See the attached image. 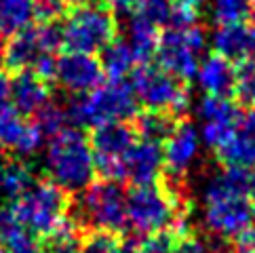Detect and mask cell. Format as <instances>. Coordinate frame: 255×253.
I'll list each match as a JSON object with an SVG mask.
<instances>
[{
    "mask_svg": "<svg viewBox=\"0 0 255 253\" xmlns=\"http://www.w3.org/2000/svg\"><path fill=\"white\" fill-rule=\"evenodd\" d=\"M139 2H141V0H112V6H114L116 13L129 15V17H131L135 11H137Z\"/></svg>",
    "mask_w": 255,
    "mask_h": 253,
    "instance_id": "cell-38",
    "label": "cell"
},
{
    "mask_svg": "<svg viewBox=\"0 0 255 253\" xmlns=\"http://www.w3.org/2000/svg\"><path fill=\"white\" fill-rule=\"evenodd\" d=\"M211 47L230 61H247L255 57V28L245 21L217 25L211 34Z\"/></svg>",
    "mask_w": 255,
    "mask_h": 253,
    "instance_id": "cell-17",
    "label": "cell"
},
{
    "mask_svg": "<svg viewBox=\"0 0 255 253\" xmlns=\"http://www.w3.org/2000/svg\"><path fill=\"white\" fill-rule=\"evenodd\" d=\"M175 2L177 4H184V6H194L196 8L200 2H203V0H175Z\"/></svg>",
    "mask_w": 255,
    "mask_h": 253,
    "instance_id": "cell-40",
    "label": "cell"
},
{
    "mask_svg": "<svg viewBox=\"0 0 255 253\" xmlns=\"http://www.w3.org/2000/svg\"><path fill=\"white\" fill-rule=\"evenodd\" d=\"M253 0H209V13L217 25L245 21L251 15Z\"/></svg>",
    "mask_w": 255,
    "mask_h": 253,
    "instance_id": "cell-25",
    "label": "cell"
},
{
    "mask_svg": "<svg viewBox=\"0 0 255 253\" xmlns=\"http://www.w3.org/2000/svg\"><path fill=\"white\" fill-rule=\"evenodd\" d=\"M245 125H247L249 129H253V131H255V110L249 114V119H247V123H245Z\"/></svg>",
    "mask_w": 255,
    "mask_h": 253,
    "instance_id": "cell-42",
    "label": "cell"
},
{
    "mask_svg": "<svg viewBox=\"0 0 255 253\" xmlns=\"http://www.w3.org/2000/svg\"><path fill=\"white\" fill-rule=\"evenodd\" d=\"M32 184L34 175L21 158L0 154V203H15Z\"/></svg>",
    "mask_w": 255,
    "mask_h": 253,
    "instance_id": "cell-20",
    "label": "cell"
},
{
    "mask_svg": "<svg viewBox=\"0 0 255 253\" xmlns=\"http://www.w3.org/2000/svg\"><path fill=\"white\" fill-rule=\"evenodd\" d=\"M21 230H25V228L19 224V220H17L15 211L11 207L0 205V243L6 245V243L11 241L15 234H19Z\"/></svg>",
    "mask_w": 255,
    "mask_h": 253,
    "instance_id": "cell-34",
    "label": "cell"
},
{
    "mask_svg": "<svg viewBox=\"0 0 255 253\" xmlns=\"http://www.w3.org/2000/svg\"><path fill=\"white\" fill-rule=\"evenodd\" d=\"M51 99L47 80L34 72H17L11 80V102L19 114L34 116Z\"/></svg>",
    "mask_w": 255,
    "mask_h": 253,
    "instance_id": "cell-19",
    "label": "cell"
},
{
    "mask_svg": "<svg viewBox=\"0 0 255 253\" xmlns=\"http://www.w3.org/2000/svg\"><path fill=\"white\" fill-rule=\"evenodd\" d=\"M74 224L118 234L127 228V192L116 179L89 184L76 205Z\"/></svg>",
    "mask_w": 255,
    "mask_h": 253,
    "instance_id": "cell-6",
    "label": "cell"
},
{
    "mask_svg": "<svg viewBox=\"0 0 255 253\" xmlns=\"http://www.w3.org/2000/svg\"><path fill=\"white\" fill-rule=\"evenodd\" d=\"M173 126H175V123L171 121V116L167 112H148L143 114L141 119L137 121V133L141 135V139H148V141H165Z\"/></svg>",
    "mask_w": 255,
    "mask_h": 253,
    "instance_id": "cell-26",
    "label": "cell"
},
{
    "mask_svg": "<svg viewBox=\"0 0 255 253\" xmlns=\"http://www.w3.org/2000/svg\"><path fill=\"white\" fill-rule=\"evenodd\" d=\"M186 232L188 215L175 194L156 184L135 186L127 194V228L135 234L148 237L167 228Z\"/></svg>",
    "mask_w": 255,
    "mask_h": 253,
    "instance_id": "cell-3",
    "label": "cell"
},
{
    "mask_svg": "<svg viewBox=\"0 0 255 253\" xmlns=\"http://www.w3.org/2000/svg\"><path fill=\"white\" fill-rule=\"evenodd\" d=\"M61 36L70 51L93 55L114 40L116 19L102 4H80L61 25Z\"/></svg>",
    "mask_w": 255,
    "mask_h": 253,
    "instance_id": "cell-8",
    "label": "cell"
},
{
    "mask_svg": "<svg viewBox=\"0 0 255 253\" xmlns=\"http://www.w3.org/2000/svg\"><path fill=\"white\" fill-rule=\"evenodd\" d=\"M131 89L135 99L152 112H184L190 104L188 91L162 68L143 66L135 70Z\"/></svg>",
    "mask_w": 255,
    "mask_h": 253,
    "instance_id": "cell-9",
    "label": "cell"
},
{
    "mask_svg": "<svg viewBox=\"0 0 255 253\" xmlns=\"http://www.w3.org/2000/svg\"><path fill=\"white\" fill-rule=\"evenodd\" d=\"M255 169L228 167L207 179L203 188V222L220 239H239L251 226Z\"/></svg>",
    "mask_w": 255,
    "mask_h": 253,
    "instance_id": "cell-1",
    "label": "cell"
},
{
    "mask_svg": "<svg viewBox=\"0 0 255 253\" xmlns=\"http://www.w3.org/2000/svg\"><path fill=\"white\" fill-rule=\"evenodd\" d=\"M63 44L59 23H42L13 34L4 49V63L15 72H32L44 55H53Z\"/></svg>",
    "mask_w": 255,
    "mask_h": 253,
    "instance_id": "cell-10",
    "label": "cell"
},
{
    "mask_svg": "<svg viewBox=\"0 0 255 253\" xmlns=\"http://www.w3.org/2000/svg\"><path fill=\"white\" fill-rule=\"evenodd\" d=\"M165 169L162 148L156 141H135L123 160V179H129L133 186L154 184Z\"/></svg>",
    "mask_w": 255,
    "mask_h": 253,
    "instance_id": "cell-16",
    "label": "cell"
},
{
    "mask_svg": "<svg viewBox=\"0 0 255 253\" xmlns=\"http://www.w3.org/2000/svg\"><path fill=\"white\" fill-rule=\"evenodd\" d=\"M135 63L137 59L127 40H112L102 49V68L112 78H125L129 72H133Z\"/></svg>",
    "mask_w": 255,
    "mask_h": 253,
    "instance_id": "cell-24",
    "label": "cell"
},
{
    "mask_svg": "<svg viewBox=\"0 0 255 253\" xmlns=\"http://www.w3.org/2000/svg\"><path fill=\"white\" fill-rule=\"evenodd\" d=\"M137 112V99L131 85L123 78H112L97 85L93 91L76 95L66 106V116L72 126H99L106 123H125Z\"/></svg>",
    "mask_w": 255,
    "mask_h": 253,
    "instance_id": "cell-4",
    "label": "cell"
},
{
    "mask_svg": "<svg viewBox=\"0 0 255 253\" xmlns=\"http://www.w3.org/2000/svg\"><path fill=\"white\" fill-rule=\"evenodd\" d=\"M251 224H253V228H255V205H251Z\"/></svg>",
    "mask_w": 255,
    "mask_h": 253,
    "instance_id": "cell-44",
    "label": "cell"
},
{
    "mask_svg": "<svg viewBox=\"0 0 255 253\" xmlns=\"http://www.w3.org/2000/svg\"><path fill=\"white\" fill-rule=\"evenodd\" d=\"M83 253H123V243L112 232L97 230L83 241Z\"/></svg>",
    "mask_w": 255,
    "mask_h": 253,
    "instance_id": "cell-31",
    "label": "cell"
},
{
    "mask_svg": "<svg viewBox=\"0 0 255 253\" xmlns=\"http://www.w3.org/2000/svg\"><path fill=\"white\" fill-rule=\"evenodd\" d=\"M232 93H236L241 104L255 108V61L247 59L236 68L234 91Z\"/></svg>",
    "mask_w": 255,
    "mask_h": 253,
    "instance_id": "cell-29",
    "label": "cell"
},
{
    "mask_svg": "<svg viewBox=\"0 0 255 253\" xmlns=\"http://www.w3.org/2000/svg\"><path fill=\"white\" fill-rule=\"evenodd\" d=\"M236 253H255V228L249 226V228L236 239Z\"/></svg>",
    "mask_w": 255,
    "mask_h": 253,
    "instance_id": "cell-37",
    "label": "cell"
},
{
    "mask_svg": "<svg viewBox=\"0 0 255 253\" xmlns=\"http://www.w3.org/2000/svg\"><path fill=\"white\" fill-rule=\"evenodd\" d=\"M8 102H11V80L0 72V110L8 108Z\"/></svg>",
    "mask_w": 255,
    "mask_h": 253,
    "instance_id": "cell-39",
    "label": "cell"
},
{
    "mask_svg": "<svg viewBox=\"0 0 255 253\" xmlns=\"http://www.w3.org/2000/svg\"><path fill=\"white\" fill-rule=\"evenodd\" d=\"M205 47L207 34L198 23L171 25L162 34V38H158L156 57L160 68L171 76H175L177 80H190L196 74Z\"/></svg>",
    "mask_w": 255,
    "mask_h": 253,
    "instance_id": "cell-7",
    "label": "cell"
},
{
    "mask_svg": "<svg viewBox=\"0 0 255 253\" xmlns=\"http://www.w3.org/2000/svg\"><path fill=\"white\" fill-rule=\"evenodd\" d=\"M251 15H253V19H255V0H253V4H251Z\"/></svg>",
    "mask_w": 255,
    "mask_h": 253,
    "instance_id": "cell-45",
    "label": "cell"
},
{
    "mask_svg": "<svg viewBox=\"0 0 255 253\" xmlns=\"http://www.w3.org/2000/svg\"><path fill=\"white\" fill-rule=\"evenodd\" d=\"M68 11L66 0H34V17L42 23H57Z\"/></svg>",
    "mask_w": 255,
    "mask_h": 253,
    "instance_id": "cell-32",
    "label": "cell"
},
{
    "mask_svg": "<svg viewBox=\"0 0 255 253\" xmlns=\"http://www.w3.org/2000/svg\"><path fill=\"white\" fill-rule=\"evenodd\" d=\"M234 76H236V68L232 66V61L217 55V53L200 59L194 74L198 89L209 97L230 95L234 91Z\"/></svg>",
    "mask_w": 255,
    "mask_h": 253,
    "instance_id": "cell-18",
    "label": "cell"
},
{
    "mask_svg": "<svg viewBox=\"0 0 255 253\" xmlns=\"http://www.w3.org/2000/svg\"><path fill=\"white\" fill-rule=\"evenodd\" d=\"M4 49H6V44L2 40V34H0V68L4 66Z\"/></svg>",
    "mask_w": 255,
    "mask_h": 253,
    "instance_id": "cell-41",
    "label": "cell"
},
{
    "mask_svg": "<svg viewBox=\"0 0 255 253\" xmlns=\"http://www.w3.org/2000/svg\"><path fill=\"white\" fill-rule=\"evenodd\" d=\"M44 171L55 186L63 192H83L95 179V156L91 141L78 126H63L51 135L42 158Z\"/></svg>",
    "mask_w": 255,
    "mask_h": 253,
    "instance_id": "cell-2",
    "label": "cell"
},
{
    "mask_svg": "<svg viewBox=\"0 0 255 253\" xmlns=\"http://www.w3.org/2000/svg\"><path fill=\"white\" fill-rule=\"evenodd\" d=\"M133 253H173V239L165 232L148 234L139 243L131 245Z\"/></svg>",
    "mask_w": 255,
    "mask_h": 253,
    "instance_id": "cell-33",
    "label": "cell"
},
{
    "mask_svg": "<svg viewBox=\"0 0 255 253\" xmlns=\"http://www.w3.org/2000/svg\"><path fill=\"white\" fill-rule=\"evenodd\" d=\"M200 148H203V139L192 123H179L173 126L171 135L165 139V148H162V160H165V169L169 171V175L184 177L196 165Z\"/></svg>",
    "mask_w": 255,
    "mask_h": 253,
    "instance_id": "cell-15",
    "label": "cell"
},
{
    "mask_svg": "<svg viewBox=\"0 0 255 253\" xmlns=\"http://www.w3.org/2000/svg\"><path fill=\"white\" fill-rule=\"evenodd\" d=\"M133 15L141 17V19L158 25H165L171 21V15H173V2L171 0H141L137 11Z\"/></svg>",
    "mask_w": 255,
    "mask_h": 253,
    "instance_id": "cell-30",
    "label": "cell"
},
{
    "mask_svg": "<svg viewBox=\"0 0 255 253\" xmlns=\"http://www.w3.org/2000/svg\"><path fill=\"white\" fill-rule=\"evenodd\" d=\"M36 116V126L40 129V133L42 135H55V133H59L63 126L68 125V116H66V108L63 106H59V104H55V102H49L44 104L38 112L34 114Z\"/></svg>",
    "mask_w": 255,
    "mask_h": 253,
    "instance_id": "cell-28",
    "label": "cell"
},
{
    "mask_svg": "<svg viewBox=\"0 0 255 253\" xmlns=\"http://www.w3.org/2000/svg\"><path fill=\"white\" fill-rule=\"evenodd\" d=\"M127 44L137 61H148L158 47V28L137 15H131L127 25Z\"/></svg>",
    "mask_w": 255,
    "mask_h": 253,
    "instance_id": "cell-22",
    "label": "cell"
},
{
    "mask_svg": "<svg viewBox=\"0 0 255 253\" xmlns=\"http://www.w3.org/2000/svg\"><path fill=\"white\" fill-rule=\"evenodd\" d=\"M217 156L228 167H253L255 165V131L247 125L239 126L236 133L217 150Z\"/></svg>",
    "mask_w": 255,
    "mask_h": 253,
    "instance_id": "cell-21",
    "label": "cell"
},
{
    "mask_svg": "<svg viewBox=\"0 0 255 253\" xmlns=\"http://www.w3.org/2000/svg\"><path fill=\"white\" fill-rule=\"evenodd\" d=\"M34 21V0H0V34H17Z\"/></svg>",
    "mask_w": 255,
    "mask_h": 253,
    "instance_id": "cell-23",
    "label": "cell"
},
{
    "mask_svg": "<svg viewBox=\"0 0 255 253\" xmlns=\"http://www.w3.org/2000/svg\"><path fill=\"white\" fill-rule=\"evenodd\" d=\"M68 192L49 182H34L15 201V215L34 237H49L68 222Z\"/></svg>",
    "mask_w": 255,
    "mask_h": 253,
    "instance_id": "cell-5",
    "label": "cell"
},
{
    "mask_svg": "<svg viewBox=\"0 0 255 253\" xmlns=\"http://www.w3.org/2000/svg\"><path fill=\"white\" fill-rule=\"evenodd\" d=\"M44 135L36 126L23 119V114L11 108L0 110V152H6L15 158H28L38 154L42 148Z\"/></svg>",
    "mask_w": 255,
    "mask_h": 253,
    "instance_id": "cell-14",
    "label": "cell"
},
{
    "mask_svg": "<svg viewBox=\"0 0 255 253\" xmlns=\"http://www.w3.org/2000/svg\"><path fill=\"white\" fill-rule=\"evenodd\" d=\"M4 247L8 253H42L40 243L36 241V237L28 230H21L19 234H15Z\"/></svg>",
    "mask_w": 255,
    "mask_h": 253,
    "instance_id": "cell-35",
    "label": "cell"
},
{
    "mask_svg": "<svg viewBox=\"0 0 255 253\" xmlns=\"http://www.w3.org/2000/svg\"><path fill=\"white\" fill-rule=\"evenodd\" d=\"M173 253H211V251L196 237H181L179 243H173Z\"/></svg>",
    "mask_w": 255,
    "mask_h": 253,
    "instance_id": "cell-36",
    "label": "cell"
},
{
    "mask_svg": "<svg viewBox=\"0 0 255 253\" xmlns=\"http://www.w3.org/2000/svg\"><path fill=\"white\" fill-rule=\"evenodd\" d=\"M135 143V131L127 123H106L95 126L91 148L95 165L108 179H123V160Z\"/></svg>",
    "mask_w": 255,
    "mask_h": 253,
    "instance_id": "cell-11",
    "label": "cell"
},
{
    "mask_svg": "<svg viewBox=\"0 0 255 253\" xmlns=\"http://www.w3.org/2000/svg\"><path fill=\"white\" fill-rule=\"evenodd\" d=\"M53 78L72 95H83L93 91L104 80L102 61L95 59L91 53L68 51L66 55L55 59V74Z\"/></svg>",
    "mask_w": 255,
    "mask_h": 253,
    "instance_id": "cell-13",
    "label": "cell"
},
{
    "mask_svg": "<svg viewBox=\"0 0 255 253\" xmlns=\"http://www.w3.org/2000/svg\"><path fill=\"white\" fill-rule=\"evenodd\" d=\"M42 253H83V239L78 237L74 222H66L59 230L49 234V243Z\"/></svg>",
    "mask_w": 255,
    "mask_h": 253,
    "instance_id": "cell-27",
    "label": "cell"
},
{
    "mask_svg": "<svg viewBox=\"0 0 255 253\" xmlns=\"http://www.w3.org/2000/svg\"><path fill=\"white\" fill-rule=\"evenodd\" d=\"M196 119L200 123V139L217 152L239 129L241 112L226 97L205 95L196 106Z\"/></svg>",
    "mask_w": 255,
    "mask_h": 253,
    "instance_id": "cell-12",
    "label": "cell"
},
{
    "mask_svg": "<svg viewBox=\"0 0 255 253\" xmlns=\"http://www.w3.org/2000/svg\"><path fill=\"white\" fill-rule=\"evenodd\" d=\"M66 2L72 6H80V4H87V0H66Z\"/></svg>",
    "mask_w": 255,
    "mask_h": 253,
    "instance_id": "cell-43",
    "label": "cell"
}]
</instances>
